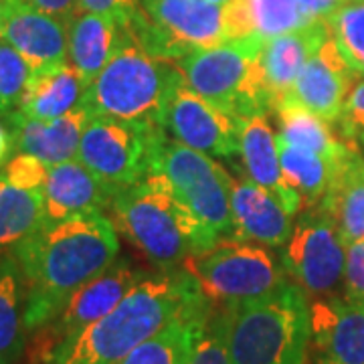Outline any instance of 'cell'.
Masks as SVG:
<instances>
[{"label":"cell","mask_w":364,"mask_h":364,"mask_svg":"<svg viewBox=\"0 0 364 364\" xmlns=\"http://www.w3.org/2000/svg\"><path fill=\"white\" fill-rule=\"evenodd\" d=\"M13 253L25 279L26 334H33L117 259L119 239L105 213H90L45 223Z\"/></svg>","instance_id":"obj_1"},{"label":"cell","mask_w":364,"mask_h":364,"mask_svg":"<svg viewBox=\"0 0 364 364\" xmlns=\"http://www.w3.org/2000/svg\"><path fill=\"white\" fill-rule=\"evenodd\" d=\"M208 304L186 269L148 273L102 320L65 344L49 364H119L178 316Z\"/></svg>","instance_id":"obj_2"},{"label":"cell","mask_w":364,"mask_h":364,"mask_svg":"<svg viewBox=\"0 0 364 364\" xmlns=\"http://www.w3.org/2000/svg\"><path fill=\"white\" fill-rule=\"evenodd\" d=\"M182 79L176 61L146 51L124 26L117 51L93 79L83 105L91 116L164 128L170 97Z\"/></svg>","instance_id":"obj_3"},{"label":"cell","mask_w":364,"mask_h":364,"mask_svg":"<svg viewBox=\"0 0 364 364\" xmlns=\"http://www.w3.org/2000/svg\"><path fill=\"white\" fill-rule=\"evenodd\" d=\"M154 170L166 176L181 205L193 253L233 239V178L219 162L178 140L166 138Z\"/></svg>","instance_id":"obj_4"},{"label":"cell","mask_w":364,"mask_h":364,"mask_svg":"<svg viewBox=\"0 0 364 364\" xmlns=\"http://www.w3.org/2000/svg\"><path fill=\"white\" fill-rule=\"evenodd\" d=\"M308 348L310 299L296 284L231 306V364H306Z\"/></svg>","instance_id":"obj_5"},{"label":"cell","mask_w":364,"mask_h":364,"mask_svg":"<svg viewBox=\"0 0 364 364\" xmlns=\"http://www.w3.org/2000/svg\"><path fill=\"white\" fill-rule=\"evenodd\" d=\"M263 43L259 37L227 41L191 51L176 63L186 85L225 114L237 119L269 116L273 104L261 63Z\"/></svg>","instance_id":"obj_6"},{"label":"cell","mask_w":364,"mask_h":364,"mask_svg":"<svg viewBox=\"0 0 364 364\" xmlns=\"http://www.w3.org/2000/svg\"><path fill=\"white\" fill-rule=\"evenodd\" d=\"M109 213L114 227L160 269L182 267L193 253L184 231L178 200L162 172L152 170L142 181L117 191Z\"/></svg>","instance_id":"obj_7"},{"label":"cell","mask_w":364,"mask_h":364,"mask_svg":"<svg viewBox=\"0 0 364 364\" xmlns=\"http://www.w3.org/2000/svg\"><path fill=\"white\" fill-rule=\"evenodd\" d=\"M182 269L191 273L210 304L233 306L272 296L289 284L282 257L273 247L225 239L188 255Z\"/></svg>","instance_id":"obj_8"},{"label":"cell","mask_w":364,"mask_h":364,"mask_svg":"<svg viewBox=\"0 0 364 364\" xmlns=\"http://www.w3.org/2000/svg\"><path fill=\"white\" fill-rule=\"evenodd\" d=\"M126 28L152 55L178 61L196 49L231 41L227 6L208 0H140Z\"/></svg>","instance_id":"obj_9"},{"label":"cell","mask_w":364,"mask_h":364,"mask_svg":"<svg viewBox=\"0 0 364 364\" xmlns=\"http://www.w3.org/2000/svg\"><path fill=\"white\" fill-rule=\"evenodd\" d=\"M168 132L158 126L91 116L79 144L77 160L109 191H124L156 168Z\"/></svg>","instance_id":"obj_10"},{"label":"cell","mask_w":364,"mask_h":364,"mask_svg":"<svg viewBox=\"0 0 364 364\" xmlns=\"http://www.w3.org/2000/svg\"><path fill=\"white\" fill-rule=\"evenodd\" d=\"M146 275L148 273L136 269L128 259H116L104 273L79 287L49 324L28 334L31 342L26 346V354L31 356V363H51L53 356L65 344L112 312Z\"/></svg>","instance_id":"obj_11"},{"label":"cell","mask_w":364,"mask_h":364,"mask_svg":"<svg viewBox=\"0 0 364 364\" xmlns=\"http://www.w3.org/2000/svg\"><path fill=\"white\" fill-rule=\"evenodd\" d=\"M346 247L336 225L320 208L301 210L282 253L287 279L308 299L342 296Z\"/></svg>","instance_id":"obj_12"},{"label":"cell","mask_w":364,"mask_h":364,"mask_svg":"<svg viewBox=\"0 0 364 364\" xmlns=\"http://www.w3.org/2000/svg\"><path fill=\"white\" fill-rule=\"evenodd\" d=\"M164 128L181 144L210 158H233L239 154L241 119L207 102L191 90L184 79L170 97Z\"/></svg>","instance_id":"obj_13"},{"label":"cell","mask_w":364,"mask_h":364,"mask_svg":"<svg viewBox=\"0 0 364 364\" xmlns=\"http://www.w3.org/2000/svg\"><path fill=\"white\" fill-rule=\"evenodd\" d=\"M0 39L31 67V73L69 63V25L25 0H0Z\"/></svg>","instance_id":"obj_14"},{"label":"cell","mask_w":364,"mask_h":364,"mask_svg":"<svg viewBox=\"0 0 364 364\" xmlns=\"http://www.w3.org/2000/svg\"><path fill=\"white\" fill-rule=\"evenodd\" d=\"M310 346L316 364H364V304L310 299Z\"/></svg>","instance_id":"obj_15"},{"label":"cell","mask_w":364,"mask_h":364,"mask_svg":"<svg viewBox=\"0 0 364 364\" xmlns=\"http://www.w3.org/2000/svg\"><path fill=\"white\" fill-rule=\"evenodd\" d=\"M358 75L340 55L332 37L324 41L312 59L301 69L299 77L282 104L304 107L326 122L336 124ZM279 104V105H282Z\"/></svg>","instance_id":"obj_16"},{"label":"cell","mask_w":364,"mask_h":364,"mask_svg":"<svg viewBox=\"0 0 364 364\" xmlns=\"http://www.w3.org/2000/svg\"><path fill=\"white\" fill-rule=\"evenodd\" d=\"M91 114L81 104L73 112L55 119H31L14 112L6 116V126L14 138V148L18 152L33 154L47 162L49 166L77 160L79 144Z\"/></svg>","instance_id":"obj_17"},{"label":"cell","mask_w":364,"mask_h":364,"mask_svg":"<svg viewBox=\"0 0 364 364\" xmlns=\"http://www.w3.org/2000/svg\"><path fill=\"white\" fill-rule=\"evenodd\" d=\"M112 198L114 191H109L79 160H69L51 166L47 181L43 184L47 223L63 221L69 217L90 213H107Z\"/></svg>","instance_id":"obj_18"},{"label":"cell","mask_w":364,"mask_h":364,"mask_svg":"<svg viewBox=\"0 0 364 364\" xmlns=\"http://www.w3.org/2000/svg\"><path fill=\"white\" fill-rule=\"evenodd\" d=\"M233 239L267 247H284L296 225L282 203L251 178H233Z\"/></svg>","instance_id":"obj_19"},{"label":"cell","mask_w":364,"mask_h":364,"mask_svg":"<svg viewBox=\"0 0 364 364\" xmlns=\"http://www.w3.org/2000/svg\"><path fill=\"white\" fill-rule=\"evenodd\" d=\"M239 156L247 170V178L267 188L291 217H296L304 210L299 198L287 188L284 181L277 134L273 132L265 114L241 119Z\"/></svg>","instance_id":"obj_20"},{"label":"cell","mask_w":364,"mask_h":364,"mask_svg":"<svg viewBox=\"0 0 364 364\" xmlns=\"http://www.w3.org/2000/svg\"><path fill=\"white\" fill-rule=\"evenodd\" d=\"M328 37L330 31L326 23H312L263 43L261 63L267 90L272 95L273 114L296 83L301 69L318 53Z\"/></svg>","instance_id":"obj_21"},{"label":"cell","mask_w":364,"mask_h":364,"mask_svg":"<svg viewBox=\"0 0 364 364\" xmlns=\"http://www.w3.org/2000/svg\"><path fill=\"white\" fill-rule=\"evenodd\" d=\"M90 81L71 63L31 73L18 114L31 119H55L83 104Z\"/></svg>","instance_id":"obj_22"},{"label":"cell","mask_w":364,"mask_h":364,"mask_svg":"<svg viewBox=\"0 0 364 364\" xmlns=\"http://www.w3.org/2000/svg\"><path fill=\"white\" fill-rule=\"evenodd\" d=\"M316 207L336 225L346 245L364 241V158L358 148L340 162Z\"/></svg>","instance_id":"obj_23"},{"label":"cell","mask_w":364,"mask_h":364,"mask_svg":"<svg viewBox=\"0 0 364 364\" xmlns=\"http://www.w3.org/2000/svg\"><path fill=\"white\" fill-rule=\"evenodd\" d=\"M124 37V25L107 14L79 13L69 23L67 57L90 83L109 63Z\"/></svg>","instance_id":"obj_24"},{"label":"cell","mask_w":364,"mask_h":364,"mask_svg":"<svg viewBox=\"0 0 364 364\" xmlns=\"http://www.w3.org/2000/svg\"><path fill=\"white\" fill-rule=\"evenodd\" d=\"M25 279L14 253H0V364H18L26 354Z\"/></svg>","instance_id":"obj_25"},{"label":"cell","mask_w":364,"mask_h":364,"mask_svg":"<svg viewBox=\"0 0 364 364\" xmlns=\"http://www.w3.org/2000/svg\"><path fill=\"white\" fill-rule=\"evenodd\" d=\"M275 116L279 119L277 136L282 140L306 148L330 162L338 164L356 148V142H348L334 132L332 122H326L304 107L282 104L275 109Z\"/></svg>","instance_id":"obj_26"},{"label":"cell","mask_w":364,"mask_h":364,"mask_svg":"<svg viewBox=\"0 0 364 364\" xmlns=\"http://www.w3.org/2000/svg\"><path fill=\"white\" fill-rule=\"evenodd\" d=\"M45 223L43 191L21 188L0 176V253H13Z\"/></svg>","instance_id":"obj_27"},{"label":"cell","mask_w":364,"mask_h":364,"mask_svg":"<svg viewBox=\"0 0 364 364\" xmlns=\"http://www.w3.org/2000/svg\"><path fill=\"white\" fill-rule=\"evenodd\" d=\"M279 142V160H282V174L287 188L298 196L304 210L316 207L326 195L332 176L338 168L336 162L314 154L306 148H298L277 136Z\"/></svg>","instance_id":"obj_28"},{"label":"cell","mask_w":364,"mask_h":364,"mask_svg":"<svg viewBox=\"0 0 364 364\" xmlns=\"http://www.w3.org/2000/svg\"><path fill=\"white\" fill-rule=\"evenodd\" d=\"M208 306L210 301L198 310L178 316L166 328H162L156 336L132 350L119 364H188Z\"/></svg>","instance_id":"obj_29"},{"label":"cell","mask_w":364,"mask_h":364,"mask_svg":"<svg viewBox=\"0 0 364 364\" xmlns=\"http://www.w3.org/2000/svg\"><path fill=\"white\" fill-rule=\"evenodd\" d=\"M326 25L344 61L364 79V0H346Z\"/></svg>","instance_id":"obj_30"},{"label":"cell","mask_w":364,"mask_h":364,"mask_svg":"<svg viewBox=\"0 0 364 364\" xmlns=\"http://www.w3.org/2000/svg\"><path fill=\"white\" fill-rule=\"evenodd\" d=\"M229 324H231V306L210 304L198 328L188 364H231Z\"/></svg>","instance_id":"obj_31"},{"label":"cell","mask_w":364,"mask_h":364,"mask_svg":"<svg viewBox=\"0 0 364 364\" xmlns=\"http://www.w3.org/2000/svg\"><path fill=\"white\" fill-rule=\"evenodd\" d=\"M251 23L261 41H272L310 25L298 0H247Z\"/></svg>","instance_id":"obj_32"},{"label":"cell","mask_w":364,"mask_h":364,"mask_svg":"<svg viewBox=\"0 0 364 364\" xmlns=\"http://www.w3.org/2000/svg\"><path fill=\"white\" fill-rule=\"evenodd\" d=\"M31 67L4 39H0V116L14 114L21 105Z\"/></svg>","instance_id":"obj_33"},{"label":"cell","mask_w":364,"mask_h":364,"mask_svg":"<svg viewBox=\"0 0 364 364\" xmlns=\"http://www.w3.org/2000/svg\"><path fill=\"white\" fill-rule=\"evenodd\" d=\"M49 164L43 162L41 158L33 156V154H16L13 156L6 166L2 168L0 176L4 181H9L14 186H21V188H28V191H43V184L47 181V174H49Z\"/></svg>","instance_id":"obj_34"},{"label":"cell","mask_w":364,"mask_h":364,"mask_svg":"<svg viewBox=\"0 0 364 364\" xmlns=\"http://www.w3.org/2000/svg\"><path fill=\"white\" fill-rule=\"evenodd\" d=\"M336 126L340 136L348 142H356L364 134V79L356 81L336 119Z\"/></svg>","instance_id":"obj_35"},{"label":"cell","mask_w":364,"mask_h":364,"mask_svg":"<svg viewBox=\"0 0 364 364\" xmlns=\"http://www.w3.org/2000/svg\"><path fill=\"white\" fill-rule=\"evenodd\" d=\"M342 296L364 304V241H356L346 247Z\"/></svg>","instance_id":"obj_36"},{"label":"cell","mask_w":364,"mask_h":364,"mask_svg":"<svg viewBox=\"0 0 364 364\" xmlns=\"http://www.w3.org/2000/svg\"><path fill=\"white\" fill-rule=\"evenodd\" d=\"M79 13L107 14L117 18L122 25L130 23L132 16L140 11V0H77Z\"/></svg>","instance_id":"obj_37"},{"label":"cell","mask_w":364,"mask_h":364,"mask_svg":"<svg viewBox=\"0 0 364 364\" xmlns=\"http://www.w3.org/2000/svg\"><path fill=\"white\" fill-rule=\"evenodd\" d=\"M298 2L306 21L312 25V23H326L346 0H298Z\"/></svg>","instance_id":"obj_38"},{"label":"cell","mask_w":364,"mask_h":364,"mask_svg":"<svg viewBox=\"0 0 364 364\" xmlns=\"http://www.w3.org/2000/svg\"><path fill=\"white\" fill-rule=\"evenodd\" d=\"M25 2L39 9L43 13L57 16L59 21H63L67 25L79 14L77 0H25Z\"/></svg>","instance_id":"obj_39"},{"label":"cell","mask_w":364,"mask_h":364,"mask_svg":"<svg viewBox=\"0 0 364 364\" xmlns=\"http://www.w3.org/2000/svg\"><path fill=\"white\" fill-rule=\"evenodd\" d=\"M13 150H16V148H14L13 132H11V128H9L6 124L0 122V172L6 166V162L13 158L11 156Z\"/></svg>","instance_id":"obj_40"},{"label":"cell","mask_w":364,"mask_h":364,"mask_svg":"<svg viewBox=\"0 0 364 364\" xmlns=\"http://www.w3.org/2000/svg\"><path fill=\"white\" fill-rule=\"evenodd\" d=\"M208 2H213V4H219V6H225V4H229L231 0H208Z\"/></svg>","instance_id":"obj_41"},{"label":"cell","mask_w":364,"mask_h":364,"mask_svg":"<svg viewBox=\"0 0 364 364\" xmlns=\"http://www.w3.org/2000/svg\"><path fill=\"white\" fill-rule=\"evenodd\" d=\"M358 140H360V144H363V146H364V134H363V136H360V138H358Z\"/></svg>","instance_id":"obj_42"}]
</instances>
